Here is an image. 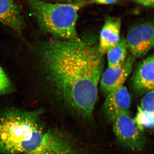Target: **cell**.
<instances>
[{"label":"cell","instance_id":"obj_2","mask_svg":"<svg viewBox=\"0 0 154 154\" xmlns=\"http://www.w3.org/2000/svg\"><path fill=\"white\" fill-rule=\"evenodd\" d=\"M42 109H6L0 113V154H25L54 140L60 134L45 130Z\"/></svg>","mask_w":154,"mask_h":154},{"label":"cell","instance_id":"obj_14","mask_svg":"<svg viewBox=\"0 0 154 154\" xmlns=\"http://www.w3.org/2000/svg\"><path fill=\"white\" fill-rule=\"evenodd\" d=\"M13 89L11 80L0 65V95L11 94L13 92Z\"/></svg>","mask_w":154,"mask_h":154},{"label":"cell","instance_id":"obj_1","mask_svg":"<svg viewBox=\"0 0 154 154\" xmlns=\"http://www.w3.org/2000/svg\"><path fill=\"white\" fill-rule=\"evenodd\" d=\"M38 54L58 99L78 115L92 118L104 68L98 48L82 40L56 38L42 43Z\"/></svg>","mask_w":154,"mask_h":154},{"label":"cell","instance_id":"obj_18","mask_svg":"<svg viewBox=\"0 0 154 154\" xmlns=\"http://www.w3.org/2000/svg\"><path fill=\"white\" fill-rule=\"evenodd\" d=\"M78 1H83V0H78Z\"/></svg>","mask_w":154,"mask_h":154},{"label":"cell","instance_id":"obj_11","mask_svg":"<svg viewBox=\"0 0 154 154\" xmlns=\"http://www.w3.org/2000/svg\"><path fill=\"white\" fill-rule=\"evenodd\" d=\"M128 48L125 39L122 38L115 46L107 51L108 68L121 66L126 59Z\"/></svg>","mask_w":154,"mask_h":154},{"label":"cell","instance_id":"obj_10","mask_svg":"<svg viewBox=\"0 0 154 154\" xmlns=\"http://www.w3.org/2000/svg\"><path fill=\"white\" fill-rule=\"evenodd\" d=\"M121 20L119 18H109L106 20L100 33L98 51L101 55L115 46L120 41Z\"/></svg>","mask_w":154,"mask_h":154},{"label":"cell","instance_id":"obj_3","mask_svg":"<svg viewBox=\"0 0 154 154\" xmlns=\"http://www.w3.org/2000/svg\"><path fill=\"white\" fill-rule=\"evenodd\" d=\"M39 27L56 38L80 41L76 24L79 4H53L42 0H25Z\"/></svg>","mask_w":154,"mask_h":154},{"label":"cell","instance_id":"obj_8","mask_svg":"<svg viewBox=\"0 0 154 154\" xmlns=\"http://www.w3.org/2000/svg\"><path fill=\"white\" fill-rule=\"evenodd\" d=\"M131 102V96L127 88L122 86L107 94L104 102V111L111 121L120 113L128 111Z\"/></svg>","mask_w":154,"mask_h":154},{"label":"cell","instance_id":"obj_12","mask_svg":"<svg viewBox=\"0 0 154 154\" xmlns=\"http://www.w3.org/2000/svg\"><path fill=\"white\" fill-rule=\"evenodd\" d=\"M75 152L65 141L57 140L25 154H78Z\"/></svg>","mask_w":154,"mask_h":154},{"label":"cell","instance_id":"obj_13","mask_svg":"<svg viewBox=\"0 0 154 154\" xmlns=\"http://www.w3.org/2000/svg\"><path fill=\"white\" fill-rule=\"evenodd\" d=\"M134 119L141 131L144 132L146 130L154 132V113L146 112L138 106L136 115Z\"/></svg>","mask_w":154,"mask_h":154},{"label":"cell","instance_id":"obj_5","mask_svg":"<svg viewBox=\"0 0 154 154\" xmlns=\"http://www.w3.org/2000/svg\"><path fill=\"white\" fill-rule=\"evenodd\" d=\"M125 40L134 56L143 57L154 48V22L147 21L134 25Z\"/></svg>","mask_w":154,"mask_h":154},{"label":"cell","instance_id":"obj_4","mask_svg":"<svg viewBox=\"0 0 154 154\" xmlns=\"http://www.w3.org/2000/svg\"><path fill=\"white\" fill-rule=\"evenodd\" d=\"M110 121L119 143L131 150H140L143 148L146 143L144 132L139 128L129 111L120 113Z\"/></svg>","mask_w":154,"mask_h":154},{"label":"cell","instance_id":"obj_6","mask_svg":"<svg viewBox=\"0 0 154 154\" xmlns=\"http://www.w3.org/2000/svg\"><path fill=\"white\" fill-rule=\"evenodd\" d=\"M134 58L129 56L122 65L115 68L107 69L102 74L100 81L101 88L106 94L123 86L133 69Z\"/></svg>","mask_w":154,"mask_h":154},{"label":"cell","instance_id":"obj_16","mask_svg":"<svg viewBox=\"0 0 154 154\" xmlns=\"http://www.w3.org/2000/svg\"><path fill=\"white\" fill-rule=\"evenodd\" d=\"M95 2L100 4H111L117 2L119 0H94Z\"/></svg>","mask_w":154,"mask_h":154},{"label":"cell","instance_id":"obj_17","mask_svg":"<svg viewBox=\"0 0 154 154\" xmlns=\"http://www.w3.org/2000/svg\"><path fill=\"white\" fill-rule=\"evenodd\" d=\"M137 3L144 5L149 6L154 5V0H136Z\"/></svg>","mask_w":154,"mask_h":154},{"label":"cell","instance_id":"obj_9","mask_svg":"<svg viewBox=\"0 0 154 154\" xmlns=\"http://www.w3.org/2000/svg\"><path fill=\"white\" fill-rule=\"evenodd\" d=\"M0 23L21 34L25 25L21 7L13 0H0Z\"/></svg>","mask_w":154,"mask_h":154},{"label":"cell","instance_id":"obj_7","mask_svg":"<svg viewBox=\"0 0 154 154\" xmlns=\"http://www.w3.org/2000/svg\"><path fill=\"white\" fill-rule=\"evenodd\" d=\"M135 90L140 93H147L154 90V54L141 61L133 77Z\"/></svg>","mask_w":154,"mask_h":154},{"label":"cell","instance_id":"obj_15","mask_svg":"<svg viewBox=\"0 0 154 154\" xmlns=\"http://www.w3.org/2000/svg\"><path fill=\"white\" fill-rule=\"evenodd\" d=\"M139 106L145 111L154 114V90L146 93Z\"/></svg>","mask_w":154,"mask_h":154}]
</instances>
